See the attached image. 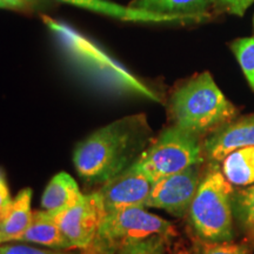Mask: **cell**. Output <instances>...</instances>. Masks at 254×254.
I'll list each match as a JSON object with an SVG mask.
<instances>
[{
	"mask_svg": "<svg viewBox=\"0 0 254 254\" xmlns=\"http://www.w3.org/2000/svg\"><path fill=\"white\" fill-rule=\"evenodd\" d=\"M150 140L151 128L145 114L124 117L79 142L73 163L85 182L104 184L135 164Z\"/></svg>",
	"mask_w": 254,
	"mask_h": 254,
	"instance_id": "cell-1",
	"label": "cell"
},
{
	"mask_svg": "<svg viewBox=\"0 0 254 254\" xmlns=\"http://www.w3.org/2000/svg\"><path fill=\"white\" fill-rule=\"evenodd\" d=\"M168 109L174 125L198 136L214 132L237 116L236 106L209 72L195 74L178 85L171 94Z\"/></svg>",
	"mask_w": 254,
	"mask_h": 254,
	"instance_id": "cell-2",
	"label": "cell"
},
{
	"mask_svg": "<svg viewBox=\"0 0 254 254\" xmlns=\"http://www.w3.org/2000/svg\"><path fill=\"white\" fill-rule=\"evenodd\" d=\"M232 184L218 166L202 177L192 200L187 217L195 237L207 241H232L233 231V199Z\"/></svg>",
	"mask_w": 254,
	"mask_h": 254,
	"instance_id": "cell-3",
	"label": "cell"
},
{
	"mask_svg": "<svg viewBox=\"0 0 254 254\" xmlns=\"http://www.w3.org/2000/svg\"><path fill=\"white\" fill-rule=\"evenodd\" d=\"M41 18L46 26L59 38L71 58L77 62L80 67L82 66L86 71L97 75L99 79L101 77L104 81L109 82L119 90L132 92V93L144 95L148 99L160 101V98L155 92L128 71H126L122 65L114 62L92 41L80 36L65 24L59 23L47 15H41Z\"/></svg>",
	"mask_w": 254,
	"mask_h": 254,
	"instance_id": "cell-4",
	"label": "cell"
},
{
	"mask_svg": "<svg viewBox=\"0 0 254 254\" xmlns=\"http://www.w3.org/2000/svg\"><path fill=\"white\" fill-rule=\"evenodd\" d=\"M174 227L170 221L145 211V207H128L107 213L101 221L91 246L85 254H114L124 244L152 236L171 237Z\"/></svg>",
	"mask_w": 254,
	"mask_h": 254,
	"instance_id": "cell-5",
	"label": "cell"
},
{
	"mask_svg": "<svg viewBox=\"0 0 254 254\" xmlns=\"http://www.w3.org/2000/svg\"><path fill=\"white\" fill-rule=\"evenodd\" d=\"M204 159L200 136L173 125L164 129L147 146L136 163L154 183L160 178L200 165Z\"/></svg>",
	"mask_w": 254,
	"mask_h": 254,
	"instance_id": "cell-6",
	"label": "cell"
},
{
	"mask_svg": "<svg viewBox=\"0 0 254 254\" xmlns=\"http://www.w3.org/2000/svg\"><path fill=\"white\" fill-rule=\"evenodd\" d=\"M53 215L72 249L84 251L94 240L106 211L100 194L94 192L82 194L71 207Z\"/></svg>",
	"mask_w": 254,
	"mask_h": 254,
	"instance_id": "cell-7",
	"label": "cell"
},
{
	"mask_svg": "<svg viewBox=\"0 0 254 254\" xmlns=\"http://www.w3.org/2000/svg\"><path fill=\"white\" fill-rule=\"evenodd\" d=\"M201 179L199 165L160 178L152 184L145 207L161 208L174 217H185Z\"/></svg>",
	"mask_w": 254,
	"mask_h": 254,
	"instance_id": "cell-8",
	"label": "cell"
},
{
	"mask_svg": "<svg viewBox=\"0 0 254 254\" xmlns=\"http://www.w3.org/2000/svg\"><path fill=\"white\" fill-rule=\"evenodd\" d=\"M152 184L138 163L101 184L98 193L103 199L106 214L128 207H145Z\"/></svg>",
	"mask_w": 254,
	"mask_h": 254,
	"instance_id": "cell-9",
	"label": "cell"
},
{
	"mask_svg": "<svg viewBox=\"0 0 254 254\" xmlns=\"http://www.w3.org/2000/svg\"><path fill=\"white\" fill-rule=\"evenodd\" d=\"M253 145L254 113L219 127L204 141L202 150L205 158L212 164H218L232 152Z\"/></svg>",
	"mask_w": 254,
	"mask_h": 254,
	"instance_id": "cell-10",
	"label": "cell"
},
{
	"mask_svg": "<svg viewBox=\"0 0 254 254\" xmlns=\"http://www.w3.org/2000/svg\"><path fill=\"white\" fill-rule=\"evenodd\" d=\"M57 1L66 2L79 7L98 12V13L110 15L127 21H136V23H196L194 19L177 14H161L153 12L142 11L133 7L114 4L106 0H57Z\"/></svg>",
	"mask_w": 254,
	"mask_h": 254,
	"instance_id": "cell-11",
	"label": "cell"
},
{
	"mask_svg": "<svg viewBox=\"0 0 254 254\" xmlns=\"http://www.w3.org/2000/svg\"><path fill=\"white\" fill-rule=\"evenodd\" d=\"M129 7L161 14L190 17L198 23L211 19V9H217V0H133Z\"/></svg>",
	"mask_w": 254,
	"mask_h": 254,
	"instance_id": "cell-12",
	"label": "cell"
},
{
	"mask_svg": "<svg viewBox=\"0 0 254 254\" xmlns=\"http://www.w3.org/2000/svg\"><path fill=\"white\" fill-rule=\"evenodd\" d=\"M18 241L32 243L50 249L72 250L71 244L60 230L55 215L47 211H37L27 230L19 237Z\"/></svg>",
	"mask_w": 254,
	"mask_h": 254,
	"instance_id": "cell-13",
	"label": "cell"
},
{
	"mask_svg": "<svg viewBox=\"0 0 254 254\" xmlns=\"http://www.w3.org/2000/svg\"><path fill=\"white\" fill-rule=\"evenodd\" d=\"M82 193L75 180L66 172H60L51 179L41 196V207L52 214H58L74 205Z\"/></svg>",
	"mask_w": 254,
	"mask_h": 254,
	"instance_id": "cell-14",
	"label": "cell"
},
{
	"mask_svg": "<svg viewBox=\"0 0 254 254\" xmlns=\"http://www.w3.org/2000/svg\"><path fill=\"white\" fill-rule=\"evenodd\" d=\"M32 190L24 189L12 199L11 205L6 212L4 219L0 222L4 243L7 241H18L19 237L30 226L33 212L31 209Z\"/></svg>",
	"mask_w": 254,
	"mask_h": 254,
	"instance_id": "cell-15",
	"label": "cell"
},
{
	"mask_svg": "<svg viewBox=\"0 0 254 254\" xmlns=\"http://www.w3.org/2000/svg\"><path fill=\"white\" fill-rule=\"evenodd\" d=\"M221 172L232 185L251 186L254 184V145L232 152L221 161Z\"/></svg>",
	"mask_w": 254,
	"mask_h": 254,
	"instance_id": "cell-16",
	"label": "cell"
},
{
	"mask_svg": "<svg viewBox=\"0 0 254 254\" xmlns=\"http://www.w3.org/2000/svg\"><path fill=\"white\" fill-rule=\"evenodd\" d=\"M233 209L241 230L254 241V184L234 193Z\"/></svg>",
	"mask_w": 254,
	"mask_h": 254,
	"instance_id": "cell-17",
	"label": "cell"
},
{
	"mask_svg": "<svg viewBox=\"0 0 254 254\" xmlns=\"http://www.w3.org/2000/svg\"><path fill=\"white\" fill-rule=\"evenodd\" d=\"M192 254H252V246L246 243L207 241L194 238Z\"/></svg>",
	"mask_w": 254,
	"mask_h": 254,
	"instance_id": "cell-18",
	"label": "cell"
},
{
	"mask_svg": "<svg viewBox=\"0 0 254 254\" xmlns=\"http://www.w3.org/2000/svg\"><path fill=\"white\" fill-rule=\"evenodd\" d=\"M231 49L244 74L254 90V37L240 38L232 43Z\"/></svg>",
	"mask_w": 254,
	"mask_h": 254,
	"instance_id": "cell-19",
	"label": "cell"
},
{
	"mask_svg": "<svg viewBox=\"0 0 254 254\" xmlns=\"http://www.w3.org/2000/svg\"><path fill=\"white\" fill-rule=\"evenodd\" d=\"M166 238L152 236L146 239L132 241L120 246L114 254H165Z\"/></svg>",
	"mask_w": 254,
	"mask_h": 254,
	"instance_id": "cell-20",
	"label": "cell"
},
{
	"mask_svg": "<svg viewBox=\"0 0 254 254\" xmlns=\"http://www.w3.org/2000/svg\"><path fill=\"white\" fill-rule=\"evenodd\" d=\"M0 254H82L71 252L69 250L58 249H39L28 245H5L0 246Z\"/></svg>",
	"mask_w": 254,
	"mask_h": 254,
	"instance_id": "cell-21",
	"label": "cell"
},
{
	"mask_svg": "<svg viewBox=\"0 0 254 254\" xmlns=\"http://www.w3.org/2000/svg\"><path fill=\"white\" fill-rule=\"evenodd\" d=\"M253 2L254 0H217V9L241 17Z\"/></svg>",
	"mask_w": 254,
	"mask_h": 254,
	"instance_id": "cell-22",
	"label": "cell"
},
{
	"mask_svg": "<svg viewBox=\"0 0 254 254\" xmlns=\"http://www.w3.org/2000/svg\"><path fill=\"white\" fill-rule=\"evenodd\" d=\"M12 202V198L9 195V190L6 184V180L0 183V222L4 219L6 212Z\"/></svg>",
	"mask_w": 254,
	"mask_h": 254,
	"instance_id": "cell-23",
	"label": "cell"
},
{
	"mask_svg": "<svg viewBox=\"0 0 254 254\" xmlns=\"http://www.w3.org/2000/svg\"><path fill=\"white\" fill-rule=\"evenodd\" d=\"M4 180H5V174H4V172H2L1 168H0V183L4 182Z\"/></svg>",
	"mask_w": 254,
	"mask_h": 254,
	"instance_id": "cell-24",
	"label": "cell"
},
{
	"mask_svg": "<svg viewBox=\"0 0 254 254\" xmlns=\"http://www.w3.org/2000/svg\"><path fill=\"white\" fill-rule=\"evenodd\" d=\"M4 243V239H2V234H1V231H0V244Z\"/></svg>",
	"mask_w": 254,
	"mask_h": 254,
	"instance_id": "cell-25",
	"label": "cell"
},
{
	"mask_svg": "<svg viewBox=\"0 0 254 254\" xmlns=\"http://www.w3.org/2000/svg\"><path fill=\"white\" fill-rule=\"evenodd\" d=\"M253 28H254V15H253Z\"/></svg>",
	"mask_w": 254,
	"mask_h": 254,
	"instance_id": "cell-26",
	"label": "cell"
},
{
	"mask_svg": "<svg viewBox=\"0 0 254 254\" xmlns=\"http://www.w3.org/2000/svg\"><path fill=\"white\" fill-rule=\"evenodd\" d=\"M82 254H85V253H84V252H82Z\"/></svg>",
	"mask_w": 254,
	"mask_h": 254,
	"instance_id": "cell-27",
	"label": "cell"
}]
</instances>
